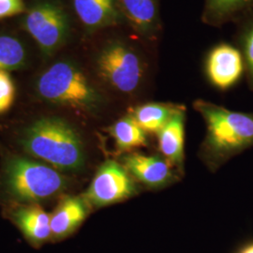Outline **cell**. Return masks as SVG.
Listing matches in <instances>:
<instances>
[{
    "mask_svg": "<svg viewBox=\"0 0 253 253\" xmlns=\"http://www.w3.org/2000/svg\"><path fill=\"white\" fill-rule=\"evenodd\" d=\"M4 182L13 198L31 204L49 199L66 187L65 177L56 169L21 157L7 163Z\"/></svg>",
    "mask_w": 253,
    "mask_h": 253,
    "instance_id": "277c9868",
    "label": "cell"
},
{
    "mask_svg": "<svg viewBox=\"0 0 253 253\" xmlns=\"http://www.w3.org/2000/svg\"><path fill=\"white\" fill-rule=\"evenodd\" d=\"M39 95L50 102L92 112L99 107L100 97L85 74L74 64L60 61L42 73L37 84Z\"/></svg>",
    "mask_w": 253,
    "mask_h": 253,
    "instance_id": "3957f363",
    "label": "cell"
},
{
    "mask_svg": "<svg viewBox=\"0 0 253 253\" xmlns=\"http://www.w3.org/2000/svg\"><path fill=\"white\" fill-rule=\"evenodd\" d=\"M24 27L42 51L51 54L66 41L70 22L60 6L53 2H42L27 12Z\"/></svg>",
    "mask_w": 253,
    "mask_h": 253,
    "instance_id": "8992f818",
    "label": "cell"
},
{
    "mask_svg": "<svg viewBox=\"0 0 253 253\" xmlns=\"http://www.w3.org/2000/svg\"><path fill=\"white\" fill-rule=\"evenodd\" d=\"M185 112V107L174 103L148 102L129 110V115L146 133L158 134L176 115Z\"/></svg>",
    "mask_w": 253,
    "mask_h": 253,
    "instance_id": "5bb4252c",
    "label": "cell"
},
{
    "mask_svg": "<svg viewBox=\"0 0 253 253\" xmlns=\"http://www.w3.org/2000/svg\"><path fill=\"white\" fill-rule=\"evenodd\" d=\"M238 21L240 25L236 37L237 48L243 56L245 73L253 89V9Z\"/></svg>",
    "mask_w": 253,
    "mask_h": 253,
    "instance_id": "ac0fdd59",
    "label": "cell"
},
{
    "mask_svg": "<svg viewBox=\"0 0 253 253\" xmlns=\"http://www.w3.org/2000/svg\"><path fill=\"white\" fill-rule=\"evenodd\" d=\"M159 148L164 159L177 167L183 166L185 145V112L176 115L158 133Z\"/></svg>",
    "mask_w": 253,
    "mask_h": 253,
    "instance_id": "9a60e30c",
    "label": "cell"
},
{
    "mask_svg": "<svg viewBox=\"0 0 253 253\" xmlns=\"http://www.w3.org/2000/svg\"><path fill=\"white\" fill-rule=\"evenodd\" d=\"M123 166L136 180L148 188L166 186L173 178L171 164L159 156L127 154L122 158Z\"/></svg>",
    "mask_w": 253,
    "mask_h": 253,
    "instance_id": "9c48e42d",
    "label": "cell"
},
{
    "mask_svg": "<svg viewBox=\"0 0 253 253\" xmlns=\"http://www.w3.org/2000/svg\"><path fill=\"white\" fill-rule=\"evenodd\" d=\"M15 100V85L8 72L0 71V115L9 111Z\"/></svg>",
    "mask_w": 253,
    "mask_h": 253,
    "instance_id": "ffe728a7",
    "label": "cell"
},
{
    "mask_svg": "<svg viewBox=\"0 0 253 253\" xmlns=\"http://www.w3.org/2000/svg\"><path fill=\"white\" fill-rule=\"evenodd\" d=\"M137 193L134 178L115 161L101 164L84 195L88 206L103 208L128 199Z\"/></svg>",
    "mask_w": 253,
    "mask_h": 253,
    "instance_id": "52a82bcc",
    "label": "cell"
},
{
    "mask_svg": "<svg viewBox=\"0 0 253 253\" xmlns=\"http://www.w3.org/2000/svg\"><path fill=\"white\" fill-rule=\"evenodd\" d=\"M24 45L17 39L7 35L0 36V71L18 70L26 62Z\"/></svg>",
    "mask_w": 253,
    "mask_h": 253,
    "instance_id": "d6986e66",
    "label": "cell"
},
{
    "mask_svg": "<svg viewBox=\"0 0 253 253\" xmlns=\"http://www.w3.org/2000/svg\"><path fill=\"white\" fill-rule=\"evenodd\" d=\"M75 12L88 29L117 25L124 18L118 0H73Z\"/></svg>",
    "mask_w": 253,
    "mask_h": 253,
    "instance_id": "4fadbf2b",
    "label": "cell"
},
{
    "mask_svg": "<svg viewBox=\"0 0 253 253\" xmlns=\"http://www.w3.org/2000/svg\"><path fill=\"white\" fill-rule=\"evenodd\" d=\"M108 130L119 152H130L147 145V133L129 114L118 119Z\"/></svg>",
    "mask_w": 253,
    "mask_h": 253,
    "instance_id": "e0dca14e",
    "label": "cell"
},
{
    "mask_svg": "<svg viewBox=\"0 0 253 253\" xmlns=\"http://www.w3.org/2000/svg\"><path fill=\"white\" fill-rule=\"evenodd\" d=\"M206 72L210 83L220 90L235 86L245 73L243 56L235 46L221 43L208 54Z\"/></svg>",
    "mask_w": 253,
    "mask_h": 253,
    "instance_id": "ba28073f",
    "label": "cell"
},
{
    "mask_svg": "<svg viewBox=\"0 0 253 253\" xmlns=\"http://www.w3.org/2000/svg\"><path fill=\"white\" fill-rule=\"evenodd\" d=\"M253 9V0H206L204 18L210 25L221 26L239 20Z\"/></svg>",
    "mask_w": 253,
    "mask_h": 253,
    "instance_id": "2e32d148",
    "label": "cell"
},
{
    "mask_svg": "<svg viewBox=\"0 0 253 253\" xmlns=\"http://www.w3.org/2000/svg\"><path fill=\"white\" fill-rule=\"evenodd\" d=\"M12 220L32 247L39 249L51 241V214L37 204L21 207L12 213Z\"/></svg>",
    "mask_w": 253,
    "mask_h": 253,
    "instance_id": "8fae6325",
    "label": "cell"
},
{
    "mask_svg": "<svg viewBox=\"0 0 253 253\" xmlns=\"http://www.w3.org/2000/svg\"><path fill=\"white\" fill-rule=\"evenodd\" d=\"M96 67L100 78L123 94L134 93L145 75V64L132 46L114 41L104 46L97 56Z\"/></svg>",
    "mask_w": 253,
    "mask_h": 253,
    "instance_id": "5b68a950",
    "label": "cell"
},
{
    "mask_svg": "<svg viewBox=\"0 0 253 253\" xmlns=\"http://www.w3.org/2000/svg\"><path fill=\"white\" fill-rule=\"evenodd\" d=\"M237 253H253V242H250L243 246Z\"/></svg>",
    "mask_w": 253,
    "mask_h": 253,
    "instance_id": "7402d4cb",
    "label": "cell"
},
{
    "mask_svg": "<svg viewBox=\"0 0 253 253\" xmlns=\"http://www.w3.org/2000/svg\"><path fill=\"white\" fill-rule=\"evenodd\" d=\"M88 204L83 197L64 198L51 214L52 242H59L73 235L88 215Z\"/></svg>",
    "mask_w": 253,
    "mask_h": 253,
    "instance_id": "30bf717a",
    "label": "cell"
},
{
    "mask_svg": "<svg viewBox=\"0 0 253 253\" xmlns=\"http://www.w3.org/2000/svg\"><path fill=\"white\" fill-rule=\"evenodd\" d=\"M25 150L54 169L78 171L84 163L81 138L60 118H42L27 127L22 139Z\"/></svg>",
    "mask_w": 253,
    "mask_h": 253,
    "instance_id": "6da1fadb",
    "label": "cell"
},
{
    "mask_svg": "<svg viewBox=\"0 0 253 253\" xmlns=\"http://www.w3.org/2000/svg\"><path fill=\"white\" fill-rule=\"evenodd\" d=\"M24 10V0H0V18L13 16Z\"/></svg>",
    "mask_w": 253,
    "mask_h": 253,
    "instance_id": "44dd1931",
    "label": "cell"
},
{
    "mask_svg": "<svg viewBox=\"0 0 253 253\" xmlns=\"http://www.w3.org/2000/svg\"><path fill=\"white\" fill-rule=\"evenodd\" d=\"M118 6L136 33L152 39L160 29L159 0H118Z\"/></svg>",
    "mask_w": 253,
    "mask_h": 253,
    "instance_id": "7c38bea8",
    "label": "cell"
},
{
    "mask_svg": "<svg viewBox=\"0 0 253 253\" xmlns=\"http://www.w3.org/2000/svg\"><path fill=\"white\" fill-rule=\"evenodd\" d=\"M196 109L206 121V148L217 163L253 146V113L236 112L206 100H196Z\"/></svg>",
    "mask_w": 253,
    "mask_h": 253,
    "instance_id": "7a4b0ae2",
    "label": "cell"
}]
</instances>
